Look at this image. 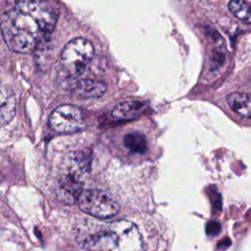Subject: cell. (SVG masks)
<instances>
[{
    "label": "cell",
    "instance_id": "4",
    "mask_svg": "<svg viewBox=\"0 0 251 251\" xmlns=\"http://www.w3.org/2000/svg\"><path fill=\"white\" fill-rule=\"evenodd\" d=\"M76 201L81 211L98 219H109L119 212L117 202L99 189H82Z\"/></svg>",
    "mask_w": 251,
    "mask_h": 251
},
{
    "label": "cell",
    "instance_id": "3",
    "mask_svg": "<svg viewBox=\"0 0 251 251\" xmlns=\"http://www.w3.org/2000/svg\"><path fill=\"white\" fill-rule=\"evenodd\" d=\"M94 55L92 43L83 37L70 40L61 52V66L64 74L71 78L82 75Z\"/></svg>",
    "mask_w": 251,
    "mask_h": 251
},
{
    "label": "cell",
    "instance_id": "9",
    "mask_svg": "<svg viewBox=\"0 0 251 251\" xmlns=\"http://www.w3.org/2000/svg\"><path fill=\"white\" fill-rule=\"evenodd\" d=\"M226 102L234 113L243 118L251 119V95L243 92H232L227 95Z\"/></svg>",
    "mask_w": 251,
    "mask_h": 251
},
{
    "label": "cell",
    "instance_id": "1",
    "mask_svg": "<svg viewBox=\"0 0 251 251\" xmlns=\"http://www.w3.org/2000/svg\"><path fill=\"white\" fill-rule=\"evenodd\" d=\"M57 9L47 0H15L1 14L0 28L14 52L30 53L54 30Z\"/></svg>",
    "mask_w": 251,
    "mask_h": 251
},
{
    "label": "cell",
    "instance_id": "6",
    "mask_svg": "<svg viewBox=\"0 0 251 251\" xmlns=\"http://www.w3.org/2000/svg\"><path fill=\"white\" fill-rule=\"evenodd\" d=\"M17 110V98L14 90L0 85V126L12 121Z\"/></svg>",
    "mask_w": 251,
    "mask_h": 251
},
{
    "label": "cell",
    "instance_id": "5",
    "mask_svg": "<svg viewBox=\"0 0 251 251\" xmlns=\"http://www.w3.org/2000/svg\"><path fill=\"white\" fill-rule=\"evenodd\" d=\"M51 128L60 133H71L84 126L83 116L77 107L65 104L57 107L49 117Z\"/></svg>",
    "mask_w": 251,
    "mask_h": 251
},
{
    "label": "cell",
    "instance_id": "10",
    "mask_svg": "<svg viewBox=\"0 0 251 251\" xmlns=\"http://www.w3.org/2000/svg\"><path fill=\"white\" fill-rule=\"evenodd\" d=\"M125 146L133 153L143 154L147 150V140L145 136L138 131H131L125 135Z\"/></svg>",
    "mask_w": 251,
    "mask_h": 251
},
{
    "label": "cell",
    "instance_id": "2",
    "mask_svg": "<svg viewBox=\"0 0 251 251\" xmlns=\"http://www.w3.org/2000/svg\"><path fill=\"white\" fill-rule=\"evenodd\" d=\"M82 246L86 251H143V239L135 224L118 220L94 226Z\"/></svg>",
    "mask_w": 251,
    "mask_h": 251
},
{
    "label": "cell",
    "instance_id": "11",
    "mask_svg": "<svg viewBox=\"0 0 251 251\" xmlns=\"http://www.w3.org/2000/svg\"><path fill=\"white\" fill-rule=\"evenodd\" d=\"M228 8L240 21L251 23V0H230Z\"/></svg>",
    "mask_w": 251,
    "mask_h": 251
},
{
    "label": "cell",
    "instance_id": "7",
    "mask_svg": "<svg viewBox=\"0 0 251 251\" xmlns=\"http://www.w3.org/2000/svg\"><path fill=\"white\" fill-rule=\"evenodd\" d=\"M107 90V84L101 80L83 78L77 80L73 91L80 98H99Z\"/></svg>",
    "mask_w": 251,
    "mask_h": 251
},
{
    "label": "cell",
    "instance_id": "8",
    "mask_svg": "<svg viewBox=\"0 0 251 251\" xmlns=\"http://www.w3.org/2000/svg\"><path fill=\"white\" fill-rule=\"evenodd\" d=\"M145 109V103L137 100H126L118 103L112 110L111 115L115 120L125 121L136 118Z\"/></svg>",
    "mask_w": 251,
    "mask_h": 251
}]
</instances>
